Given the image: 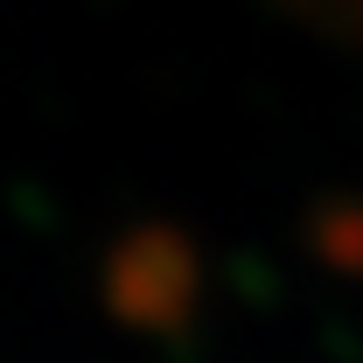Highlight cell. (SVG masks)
Instances as JSON below:
<instances>
[{
  "mask_svg": "<svg viewBox=\"0 0 363 363\" xmlns=\"http://www.w3.org/2000/svg\"><path fill=\"white\" fill-rule=\"evenodd\" d=\"M105 294H112V308L126 321H140V328H175V321L189 315V301H196V266H189L182 238L140 230L133 245L112 259Z\"/></svg>",
  "mask_w": 363,
  "mask_h": 363,
  "instance_id": "obj_1",
  "label": "cell"
}]
</instances>
